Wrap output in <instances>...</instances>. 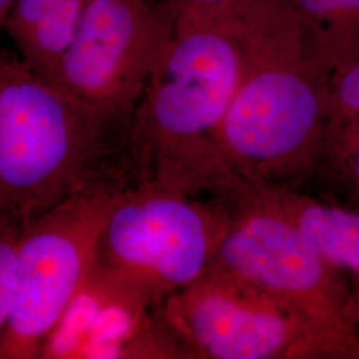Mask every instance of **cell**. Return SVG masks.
I'll use <instances>...</instances> for the list:
<instances>
[{
    "label": "cell",
    "mask_w": 359,
    "mask_h": 359,
    "mask_svg": "<svg viewBox=\"0 0 359 359\" xmlns=\"http://www.w3.org/2000/svg\"><path fill=\"white\" fill-rule=\"evenodd\" d=\"M243 72L218 133L236 188H278L317 169L333 112L329 72L281 0H245L225 11Z\"/></svg>",
    "instance_id": "1"
},
{
    "label": "cell",
    "mask_w": 359,
    "mask_h": 359,
    "mask_svg": "<svg viewBox=\"0 0 359 359\" xmlns=\"http://www.w3.org/2000/svg\"><path fill=\"white\" fill-rule=\"evenodd\" d=\"M88 0H15L3 29L13 51L53 83Z\"/></svg>",
    "instance_id": "10"
},
{
    "label": "cell",
    "mask_w": 359,
    "mask_h": 359,
    "mask_svg": "<svg viewBox=\"0 0 359 359\" xmlns=\"http://www.w3.org/2000/svg\"><path fill=\"white\" fill-rule=\"evenodd\" d=\"M160 7L170 16L188 13H225L245 0H156Z\"/></svg>",
    "instance_id": "16"
},
{
    "label": "cell",
    "mask_w": 359,
    "mask_h": 359,
    "mask_svg": "<svg viewBox=\"0 0 359 359\" xmlns=\"http://www.w3.org/2000/svg\"><path fill=\"white\" fill-rule=\"evenodd\" d=\"M236 209L215 258L280 299L305 322L325 358L359 359L353 283L256 191L234 192Z\"/></svg>",
    "instance_id": "4"
},
{
    "label": "cell",
    "mask_w": 359,
    "mask_h": 359,
    "mask_svg": "<svg viewBox=\"0 0 359 359\" xmlns=\"http://www.w3.org/2000/svg\"><path fill=\"white\" fill-rule=\"evenodd\" d=\"M353 290H354V301H355V321L359 333V281H351Z\"/></svg>",
    "instance_id": "18"
},
{
    "label": "cell",
    "mask_w": 359,
    "mask_h": 359,
    "mask_svg": "<svg viewBox=\"0 0 359 359\" xmlns=\"http://www.w3.org/2000/svg\"><path fill=\"white\" fill-rule=\"evenodd\" d=\"M252 189L290 218L338 269L359 281V210L325 203L293 187Z\"/></svg>",
    "instance_id": "11"
},
{
    "label": "cell",
    "mask_w": 359,
    "mask_h": 359,
    "mask_svg": "<svg viewBox=\"0 0 359 359\" xmlns=\"http://www.w3.org/2000/svg\"><path fill=\"white\" fill-rule=\"evenodd\" d=\"M322 167L359 200V129L337 127L330 130L317 169Z\"/></svg>",
    "instance_id": "14"
},
{
    "label": "cell",
    "mask_w": 359,
    "mask_h": 359,
    "mask_svg": "<svg viewBox=\"0 0 359 359\" xmlns=\"http://www.w3.org/2000/svg\"><path fill=\"white\" fill-rule=\"evenodd\" d=\"M160 311L184 358H325L292 309L216 264L167 297Z\"/></svg>",
    "instance_id": "8"
},
{
    "label": "cell",
    "mask_w": 359,
    "mask_h": 359,
    "mask_svg": "<svg viewBox=\"0 0 359 359\" xmlns=\"http://www.w3.org/2000/svg\"><path fill=\"white\" fill-rule=\"evenodd\" d=\"M329 88L334 126H359V47L332 65Z\"/></svg>",
    "instance_id": "13"
},
{
    "label": "cell",
    "mask_w": 359,
    "mask_h": 359,
    "mask_svg": "<svg viewBox=\"0 0 359 359\" xmlns=\"http://www.w3.org/2000/svg\"><path fill=\"white\" fill-rule=\"evenodd\" d=\"M149 181L117 194L104 224L96 264L152 302L203 276L215 262L229 212Z\"/></svg>",
    "instance_id": "6"
},
{
    "label": "cell",
    "mask_w": 359,
    "mask_h": 359,
    "mask_svg": "<svg viewBox=\"0 0 359 359\" xmlns=\"http://www.w3.org/2000/svg\"><path fill=\"white\" fill-rule=\"evenodd\" d=\"M294 13L327 69L359 47V0H281Z\"/></svg>",
    "instance_id": "12"
},
{
    "label": "cell",
    "mask_w": 359,
    "mask_h": 359,
    "mask_svg": "<svg viewBox=\"0 0 359 359\" xmlns=\"http://www.w3.org/2000/svg\"><path fill=\"white\" fill-rule=\"evenodd\" d=\"M22 221L0 213V341L13 310L16 276V250Z\"/></svg>",
    "instance_id": "15"
},
{
    "label": "cell",
    "mask_w": 359,
    "mask_h": 359,
    "mask_svg": "<svg viewBox=\"0 0 359 359\" xmlns=\"http://www.w3.org/2000/svg\"><path fill=\"white\" fill-rule=\"evenodd\" d=\"M241 72V44L226 13L172 19L129 123L126 156L136 181L194 194L234 189L218 133Z\"/></svg>",
    "instance_id": "2"
},
{
    "label": "cell",
    "mask_w": 359,
    "mask_h": 359,
    "mask_svg": "<svg viewBox=\"0 0 359 359\" xmlns=\"http://www.w3.org/2000/svg\"><path fill=\"white\" fill-rule=\"evenodd\" d=\"M15 0H0V31L3 29L7 15L10 13Z\"/></svg>",
    "instance_id": "17"
},
{
    "label": "cell",
    "mask_w": 359,
    "mask_h": 359,
    "mask_svg": "<svg viewBox=\"0 0 359 359\" xmlns=\"http://www.w3.org/2000/svg\"><path fill=\"white\" fill-rule=\"evenodd\" d=\"M132 182L124 172L105 175L23 222L0 359H41L46 341L95 265L117 194Z\"/></svg>",
    "instance_id": "5"
},
{
    "label": "cell",
    "mask_w": 359,
    "mask_h": 359,
    "mask_svg": "<svg viewBox=\"0 0 359 359\" xmlns=\"http://www.w3.org/2000/svg\"><path fill=\"white\" fill-rule=\"evenodd\" d=\"M127 165L121 140L16 52L0 50V213L23 224Z\"/></svg>",
    "instance_id": "3"
},
{
    "label": "cell",
    "mask_w": 359,
    "mask_h": 359,
    "mask_svg": "<svg viewBox=\"0 0 359 359\" xmlns=\"http://www.w3.org/2000/svg\"><path fill=\"white\" fill-rule=\"evenodd\" d=\"M160 306L95 261L41 359L184 358Z\"/></svg>",
    "instance_id": "9"
},
{
    "label": "cell",
    "mask_w": 359,
    "mask_h": 359,
    "mask_svg": "<svg viewBox=\"0 0 359 359\" xmlns=\"http://www.w3.org/2000/svg\"><path fill=\"white\" fill-rule=\"evenodd\" d=\"M170 27L156 0H88L53 83L126 145Z\"/></svg>",
    "instance_id": "7"
}]
</instances>
